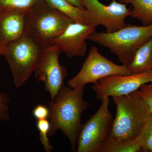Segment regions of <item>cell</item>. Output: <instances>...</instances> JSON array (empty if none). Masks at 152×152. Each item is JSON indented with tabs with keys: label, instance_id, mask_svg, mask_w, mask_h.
I'll list each match as a JSON object with an SVG mask.
<instances>
[{
	"label": "cell",
	"instance_id": "cell-1",
	"mask_svg": "<svg viewBox=\"0 0 152 152\" xmlns=\"http://www.w3.org/2000/svg\"><path fill=\"white\" fill-rule=\"evenodd\" d=\"M85 87L80 86L73 88L64 86L49 102V137L61 130L69 140L74 151H76L77 139L81 126L82 114L90 106L89 103L83 97Z\"/></svg>",
	"mask_w": 152,
	"mask_h": 152
},
{
	"label": "cell",
	"instance_id": "cell-2",
	"mask_svg": "<svg viewBox=\"0 0 152 152\" xmlns=\"http://www.w3.org/2000/svg\"><path fill=\"white\" fill-rule=\"evenodd\" d=\"M152 37V23L146 26L126 24L114 32L94 31L88 40L109 49L123 65L127 66L136 51Z\"/></svg>",
	"mask_w": 152,
	"mask_h": 152
},
{
	"label": "cell",
	"instance_id": "cell-3",
	"mask_svg": "<svg viewBox=\"0 0 152 152\" xmlns=\"http://www.w3.org/2000/svg\"><path fill=\"white\" fill-rule=\"evenodd\" d=\"M113 98L116 107V115L110 136L117 140L136 139L151 114L147 106L137 91Z\"/></svg>",
	"mask_w": 152,
	"mask_h": 152
},
{
	"label": "cell",
	"instance_id": "cell-4",
	"mask_svg": "<svg viewBox=\"0 0 152 152\" xmlns=\"http://www.w3.org/2000/svg\"><path fill=\"white\" fill-rule=\"evenodd\" d=\"M45 46L28 33L6 46L3 55L17 88L21 87L35 70Z\"/></svg>",
	"mask_w": 152,
	"mask_h": 152
},
{
	"label": "cell",
	"instance_id": "cell-5",
	"mask_svg": "<svg viewBox=\"0 0 152 152\" xmlns=\"http://www.w3.org/2000/svg\"><path fill=\"white\" fill-rule=\"evenodd\" d=\"M72 22L43 0L29 12L28 32L44 45H48Z\"/></svg>",
	"mask_w": 152,
	"mask_h": 152
},
{
	"label": "cell",
	"instance_id": "cell-6",
	"mask_svg": "<svg viewBox=\"0 0 152 152\" xmlns=\"http://www.w3.org/2000/svg\"><path fill=\"white\" fill-rule=\"evenodd\" d=\"M96 112L82 124L77 139V152H100L106 140L110 135L113 118L107 98Z\"/></svg>",
	"mask_w": 152,
	"mask_h": 152
},
{
	"label": "cell",
	"instance_id": "cell-7",
	"mask_svg": "<svg viewBox=\"0 0 152 152\" xmlns=\"http://www.w3.org/2000/svg\"><path fill=\"white\" fill-rule=\"evenodd\" d=\"M131 73L124 65H119L104 56L96 47L90 49L81 69L68 81V86L76 88L88 84L97 83L99 81L115 75H127Z\"/></svg>",
	"mask_w": 152,
	"mask_h": 152
},
{
	"label": "cell",
	"instance_id": "cell-8",
	"mask_svg": "<svg viewBox=\"0 0 152 152\" xmlns=\"http://www.w3.org/2000/svg\"><path fill=\"white\" fill-rule=\"evenodd\" d=\"M61 52L58 47L53 44L45 47L34 71L36 78L44 82L45 89L50 93L51 100L65 86L64 81L68 75L66 69L59 61Z\"/></svg>",
	"mask_w": 152,
	"mask_h": 152
},
{
	"label": "cell",
	"instance_id": "cell-9",
	"mask_svg": "<svg viewBox=\"0 0 152 152\" xmlns=\"http://www.w3.org/2000/svg\"><path fill=\"white\" fill-rule=\"evenodd\" d=\"M152 82V71L131 74L127 75H115L101 80L93 86L99 100L107 98L129 94L138 90L144 85Z\"/></svg>",
	"mask_w": 152,
	"mask_h": 152
},
{
	"label": "cell",
	"instance_id": "cell-10",
	"mask_svg": "<svg viewBox=\"0 0 152 152\" xmlns=\"http://www.w3.org/2000/svg\"><path fill=\"white\" fill-rule=\"evenodd\" d=\"M85 9L96 20L98 26L105 28L106 32H114L126 26V19L130 16V9L127 4L113 0L108 5L99 0H84Z\"/></svg>",
	"mask_w": 152,
	"mask_h": 152
},
{
	"label": "cell",
	"instance_id": "cell-11",
	"mask_svg": "<svg viewBox=\"0 0 152 152\" xmlns=\"http://www.w3.org/2000/svg\"><path fill=\"white\" fill-rule=\"evenodd\" d=\"M96 27L72 22L62 34L53 40L50 45L58 47L70 58L86 56L87 50L86 40L95 31Z\"/></svg>",
	"mask_w": 152,
	"mask_h": 152
},
{
	"label": "cell",
	"instance_id": "cell-12",
	"mask_svg": "<svg viewBox=\"0 0 152 152\" xmlns=\"http://www.w3.org/2000/svg\"><path fill=\"white\" fill-rule=\"evenodd\" d=\"M28 13L21 11L0 12V40L5 46L28 33Z\"/></svg>",
	"mask_w": 152,
	"mask_h": 152
},
{
	"label": "cell",
	"instance_id": "cell-13",
	"mask_svg": "<svg viewBox=\"0 0 152 152\" xmlns=\"http://www.w3.org/2000/svg\"><path fill=\"white\" fill-rule=\"evenodd\" d=\"M69 18L74 23L98 26L97 22L86 9H82L72 4L66 0H44Z\"/></svg>",
	"mask_w": 152,
	"mask_h": 152
},
{
	"label": "cell",
	"instance_id": "cell-14",
	"mask_svg": "<svg viewBox=\"0 0 152 152\" xmlns=\"http://www.w3.org/2000/svg\"><path fill=\"white\" fill-rule=\"evenodd\" d=\"M127 67L132 74L152 71V37L137 50Z\"/></svg>",
	"mask_w": 152,
	"mask_h": 152
},
{
	"label": "cell",
	"instance_id": "cell-15",
	"mask_svg": "<svg viewBox=\"0 0 152 152\" xmlns=\"http://www.w3.org/2000/svg\"><path fill=\"white\" fill-rule=\"evenodd\" d=\"M119 2L131 4L133 8L130 16L140 20L143 26L152 23V0H120Z\"/></svg>",
	"mask_w": 152,
	"mask_h": 152
},
{
	"label": "cell",
	"instance_id": "cell-16",
	"mask_svg": "<svg viewBox=\"0 0 152 152\" xmlns=\"http://www.w3.org/2000/svg\"><path fill=\"white\" fill-rule=\"evenodd\" d=\"M142 151L137 138L117 140L110 136L103 145L100 152H139Z\"/></svg>",
	"mask_w": 152,
	"mask_h": 152
},
{
	"label": "cell",
	"instance_id": "cell-17",
	"mask_svg": "<svg viewBox=\"0 0 152 152\" xmlns=\"http://www.w3.org/2000/svg\"><path fill=\"white\" fill-rule=\"evenodd\" d=\"M43 0H0V12L21 11L29 12Z\"/></svg>",
	"mask_w": 152,
	"mask_h": 152
},
{
	"label": "cell",
	"instance_id": "cell-18",
	"mask_svg": "<svg viewBox=\"0 0 152 152\" xmlns=\"http://www.w3.org/2000/svg\"><path fill=\"white\" fill-rule=\"evenodd\" d=\"M136 138L143 151L152 152V113L147 118Z\"/></svg>",
	"mask_w": 152,
	"mask_h": 152
},
{
	"label": "cell",
	"instance_id": "cell-19",
	"mask_svg": "<svg viewBox=\"0 0 152 152\" xmlns=\"http://www.w3.org/2000/svg\"><path fill=\"white\" fill-rule=\"evenodd\" d=\"M37 127L39 132L40 140L44 149L47 152L52 151L53 148L48 138L50 129L49 120H38L37 122Z\"/></svg>",
	"mask_w": 152,
	"mask_h": 152
},
{
	"label": "cell",
	"instance_id": "cell-20",
	"mask_svg": "<svg viewBox=\"0 0 152 152\" xmlns=\"http://www.w3.org/2000/svg\"><path fill=\"white\" fill-rule=\"evenodd\" d=\"M137 92L147 106L149 111L152 113V82L142 86L137 91Z\"/></svg>",
	"mask_w": 152,
	"mask_h": 152
},
{
	"label": "cell",
	"instance_id": "cell-21",
	"mask_svg": "<svg viewBox=\"0 0 152 152\" xmlns=\"http://www.w3.org/2000/svg\"><path fill=\"white\" fill-rule=\"evenodd\" d=\"M10 99L6 93L0 92V120L7 121L10 118L9 113Z\"/></svg>",
	"mask_w": 152,
	"mask_h": 152
},
{
	"label": "cell",
	"instance_id": "cell-22",
	"mask_svg": "<svg viewBox=\"0 0 152 152\" xmlns=\"http://www.w3.org/2000/svg\"><path fill=\"white\" fill-rule=\"evenodd\" d=\"M33 116L38 120L48 119L50 115L49 107L44 105L36 106L33 110Z\"/></svg>",
	"mask_w": 152,
	"mask_h": 152
},
{
	"label": "cell",
	"instance_id": "cell-23",
	"mask_svg": "<svg viewBox=\"0 0 152 152\" xmlns=\"http://www.w3.org/2000/svg\"><path fill=\"white\" fill-rule=\"evenodd\" d=\"M72 4L82 9H85L84 0H66Z\"/></svg>",
	"mask_w": 152,
	"mask_h": 152
},
{
	"label": "cell",
	"instance_id": "cell-24",
	"mask_svg": "<svg viewBox=\"0 0 152 152\" xmlns=\"http://www.w3.org/2000/svg\"><path fill=\"white\" fill-rule=\"evenodd\" d=\"M6 46H5L1 42L0 40V54L4 55V53L5 50Z\"/></svg>",
	"mask_w": 152,
	"mask_h": 152
},
{
	"label": "cell",
	"instance_id": "cell-25",
	"mask_svg": "<svg viewBox=\"0 0 152 152\" xmlns=\"http://www.w3.org/2000/svg\"><path fill=\"white\" fill-rule=\"evenodd\" d=\"M0 55H1V54H0Z\"/></svg>",
	"mask_w": 152,
	"mask_h": 152
}]
</instances>
